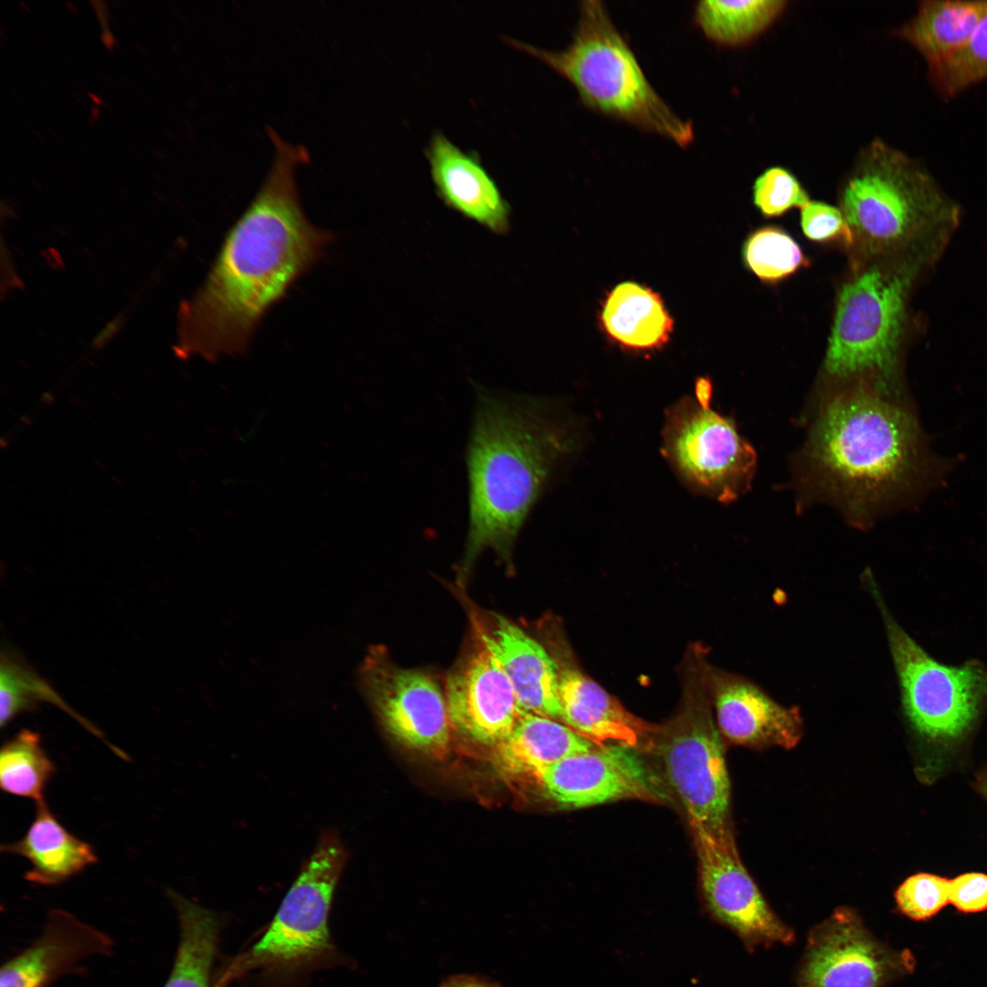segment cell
<instances>
[{"label": "cell", "instance_id": "cell-1", "mask_svg": "<svg viewBox=\"0 0 987 987\" xmlns=\"http://www.w3.org/2000/svg\"><path fill=\"white\" fill-rule=\"evenodd\" d=\"M267 133L274 150L271 167L182 308L181 346L188 355L214 360L246 352L267 312L333 239L308 220L300 203L295 171L310 161L307 149L271 127Z\"/></svg>", "mask_w": 987, "mask_h": 987}, {"label": "cell", "instance_id": "cell-2", "mask_svg": "<svg viewBox=\"0 0 987 987\" xmlns=\"http://www.w3.org/2000/svg\"><path fill=\"white\" fill-rule=\"evenodd\" d=\"M569 431L541 398L476 387L466 451L468 530L462 577L487 549L510 557L535 504L572 448Z\"/></svg>", "mask_w": 987, "mask_h": 987}, {"label": "cell", "instance_id": "cell-3", "mask_svg": "<svg viewBox=\"0 0 987 987\" xmlns=\"http://www.w3.org/2000/svg\"><path fill=\"white\" fill-rule=\"evenodd\" d=\"M886 390L855 387L831 398L807 446L819 483L854 509L907 492L929 470L912 413Z\"/></svg>", "mask_w": 987, "mask_h": 987}, {"label": "cell", "instance_id": "cell-4", "mask_svg": "<svg viewBox=\"0 0 987 987\" xmlns=\"http://www.w3.org/2000/svg\"><path fill=\"white\" fill-rule=\"evenodd\" d=\"M348 854L338 833H324L271 920L215 973V987H306L318 971L345 965L329 926Z\"/></svg>", "mask_w": 987, "mask_h": 987}, {"label": "cell", "instance_id": "cell-5", "mask_svg": "<svg viewBox=\"0 0 987 987\" xmlns=\"http://www.w3.org/2000/svg\"><path fill=\"white\" fill-rule=\"evenodd\" d=\"M505 39L566 79L588 109L681 147L693 142L692 122L680 117L655 90L601 1L580 3L572 39L563 49Z\"/></svg>", "mask_w": 987, "mask_h": 987}, {"label": "cell", "instance_id": "cell-6", "mask_svg": "<svg viewBox=\"0 0 987 987\" xmlns=\"http://www.w3.org/2000/svg\"><path fill=\"white\" fill-rule=\"evenodd\" d=\"M840 207L850 227L872 245L929 241L956 225L960 207L919 161L876 138L845 177Z\"/></svg>", "mask_w": 987, "mask_h": 987}, {"label": "cell", "instance_id": "cell-7", "mask_svg": "<svg viewBox=\"0 0 987 987\" xmlns=\"http://www.w3.org/2000/svg\"><path fill=\"white\" fill-rule=\"evenodd\" d=\"M706 666L701 654L688 662L680 707L658 728L656 740L665 777L691 828L719 833L730 830V783L712 716Z\"/></svg>", "mask_w": 987, "mask_h": 987}, {"label": "cell", "instance_id": "cell-8", "mask_svg": "<svg viewBox=\"0 0 987 987\" xmlns=\"http://www.w3.org/2000/svg\"><path fill=\"white\" fill-rule=\"evenodd\" d=\"M862 579L885 625L903 712L911 727L932 741L961 738L987 700V667L976 660L958 666L935 660L895 620L872 572L865 571Z\"/></svg>", "mask_w": 987, "mask_h": 987}, {"label": "cell", "instance_id": "cell-9", "mask_svg": "<svg viewBox=\"0 0 987 987\" xmlns=\"http://www.w3.org/2000/svg\"><path fill=\"white\" fill-rule=\"evenodd\" d=\"M910 273L871 268L840 292L825 357L828 373H875L891 381L897 366Z\"/></svg>", "mask_w": 987, "mask_h": 987}, {"label": "cell", "instance_id": "cell-10", "mask_svg": "<svg viewBox=\"0 0 987 987\" xmlns=\"http://www.w3.org/2000/svg\"><path fill=\"white\" fill-rule=\"evenodd\" d=\"M663 454L694 489L722 502L738 497L753 475L756 455L731 419L709 404L685 398L666 411Z\"/></svg>", "mask_w": 987, "mask_h": 987}, {"label": "cell", "instance_id": "cell-11", "mask_svg": "<svg viewBox=\"0 0 987 987\" xmlns=\"http://www.w3.org/2000/svg\"><path fill=\"white\" fill-rule=\"evenodd\" d=\"M357 674L363 695L392 738L435 758L446 755L451 729L446 695L430 674L395 664L382 646L369 650Z\"/></svg>", "mask_w": 987, "mask_h": 987}, {"label": "cell", "instance_id": "cell-12", "mask_svg": "<svg viewBox=\"0 0 987 987\" xmlns=\"http://www.w3.org/2000/svg\"><path fill=\"white\" fill-rule=\"evenodd\" d=\"M691 829L702 898L710 918L732 931L749 952L792 944L794 929L771 909L744 867L731 830L717 833Z\"/></svg>", "mask_w": 987, "mask_h": 987}, {"label": "cell", "instance_id": "cell-13", "mask_svg": "<svg viewBox=\"0 0 987 987\" xmlns=\"http://www.w3.org/2000/svg\"><path fill=\"white\" fill-rule=\"evenodd\" d=\"M904 967L855 909L839 907L809 930L795 987H885Z\"/></svg>", "mask_w": 987, "mask_h": 987}, {"label": "cell", "instance_id": "cell-14", "mask_svg": "<svg viewBox=\"0 0 987 987\" xmlns=\"http://www.w3.org/2000/svg\"><path fill=\"white\" fill-rule=\"evenodd\" d=\"M536 780L551 800L568 809L663 798L657 778L636 748L620 744L570 756L546 768Z\"/></svg>", "mask_w": 987, "mask_h": 987}, {"label": "cell", "instance_id": "cell-15", "mask_svg": "<svg viewBox=\"0 0 987 987\" xmlns=\"http://www.w3.org/2000/svg\"><path fill=\"white\" fill-rule=\"evenodd\" d=\"M475 648L447 676L451 727L474 742L496 746L524 712L501 664L476 635Z\"/></svg>", "mask_w": 987, "mask_h": 987}, {"label": "cell", "instance_id": "cell-16", "mask_svg": "<svg viewBox=\"0 0 987 987\" xmlns=\"http://www.w3.org/2000/svg\"><path fill=\"white\" fill-rule=\"evenodd\" d=\"M706 676L718 729L729 741L752 748L797 746L803 734L797 706H782L754 682L708 663Z\"/></svg>", "mask_w": 987, "mask_h": 987}, {"label": "cell", "instance_id": "cell-17", "mask_svg": "<svg viewBox=\"0 0 987 987\" xmlns=\"http://www.w3.org/2000/svg\"><path fill=\"white\" fill-rule=\"evenodd\" d=\"M425 154L437 195L447 207L494 234L509 231L511 207L476 154L435 132Z\"/></svg>", "mask_w": 987, "mask_h": 987}, {"label": "cell", "instance_id": "cell-18", "mask_svg": "<svg viewBox=\"0 0 987 987\" xmlns=\"http://www.w3.org/2000/svg\"><path fill=\"white\" fill-rule=\"evenodd\" d=\"M111 938L74 915L53 909L41 935L0 970V987H48L88 957L107 954Z\"/></svg>", "mask_w": 987, "mask_h": 987}, {"label": "cell", "instance_id": "cell-19", "mask_svg": "<svg viewBox=\"0 0 987 987\" xmlns=\"http://www.w3.org/2000/svg\"><path fill=\"white\" fill-rule=\"evenodd\" d=\"M477 636L494 655L524 712L561 721L557 669L540 642L505 617L494 613L490 624L475 621Z\"/></svg>", "mask_w": 987, "mask_h": 987}, {"label": "cell", "instance_id": "cell-20", "mask_svg": "<svg viewBox=\"0 0 987 987\" xmlns=\"http://www.w3.org/2000/svg\"><path fill=\"white\" fill-rule=\"evenodd\" d=\"M557 669L561 721L597 746L607 742L637 748L653 726L629 713L620 702L584 674L569 656H553Z\"/></svg>", "mask_w": 987, "mask_h": 987}, {"label": "cell", "instance_id": "cell-21", "mask_svg": "<svg viewBox=\"0 0 987 987\" xmlns=\"http://www.w3.org/2000/svg\"><path fill=\"white\" fill-rule=\"evenodd\" d=\"M1 851L25 857L31 867L24 878L42 886L61 884L98 862L93 847L69 833L45 799L36 802L35 817L25 835L2 844Z\"/></svg>", "mask_w": 987, "mask_h": 987}, {"label": "cell", "instance_id": "cell-22", "mask_svg": "<svg viewBox=\"0 0 987 987\" xmlns=\"http://www.w3.org/2000/svg\"><path fill=\"white\" fill-rule=\"evenodd\" d=\"M596 747L557 720L525 712L511 734L494 746V762L506 775L536 779L546 768Z\"/></svg>", "mask_w": 987, "mask_h": 987}, {"label": "cell", "instance_id": "cell-23", "mask_svg": "<svg viewBox=\"0 0 987 987\" xmlns=\"http://www.w3.org/2000/svg\"><path fill=\"white\" fill-rule=\"evenodd\" d=\"M986 11L987 0L921 1L916 14L894 34L929 66L960 49Z\"/></svg>", "mask_w": 987, "mask_h": 987}, {"label": "cell", "instance_id": "cell-24", "mask_svg": "<svg viewBox=\"0 0 987 987\" xmlns=\"http://www.w3.org/2000/svg\"><path fill=\"white\" fill-rule=\"evenodd\" d=\"M167 895L176 909L179 941L164 987H214L213 967L224 919L175 891L168 890Z\"/></svg>", "mask_w": 987, "mask_h": 987}, {"label": "cell", "instance_id": "cell-25", "mask_svg": "<svg viewBox=\"0 0 987 987\" xmlns=\"http://www.w3.org/2000/svg\"><path fill=\"white\" fill-rule=\"evenodd\" d=\"M600 321L615 342L639 350L663 345L673 330V320L659 295L634 281L619 283L610 292Z\"/></svg>", "mask_w": 987, "mask_h": 987}, {"label": "cell", "instance_id": "cell-26", "mask_svg": "<svg viewBox=\"0 0 987 987\" xmlns=\"http://www.w3.org/2000/svg\"><path fill=\"white\" fill-rule=\"evenodd\" d=\"M781 0L720 1L696 3L693 19L714 43L729 48L745 46L767 31L787 9Z\"/></svg>", "mask_w": 987, "mask_h": 987}, {"label": "cell", "instance_id": "cell-27", "mask_svg": "<svg viewBox=\"0 0 987 987\" xmlns=\"http://www.w3.org/2000/svg\"><path fill=\"white\" fill-rule=\"evenodd\" d=\"M47 703L58 706L88 731L101 739L112 751L120 748L108 742L92 723L79 715L51 685L13 651L2 652L0 661V725L7 726L22 713Z\"/></svg>", "mask_w": 987, "mask_h": 987}, {"label": "cell", "instance_id": "cell-28", "mask_svg": "<svg viewBox=\"0 0 987 987\" xmlns=\"http://www.w3.org/2000/svg\"><path fill=\"white\" fill-rule=\"evenodd\" d=\"M56 773V766L42 746L38 733L22 729L6 740L0 750V787L3 791L34 800L44 792Z\"/></svg>", "mask_w": 987, "mask_h": 987}, {"label": "cell", "instance_id": "cell-29", "mask_svg": "<svg viewBox=\"0 0 987 987\" xmlns=\"http://www.w3.org/2000/svg\"><path fill=\"white\" fill-rule=\"evenodd\" d=\"M743 257L747 267L766 282L781 281L810 264L798 243L776 227L753 232L745 242Z\"/></svg>", "mask_w": 987, "mask_h": 987}, {"label": "cell", "instance_id": "cell-30", "mask_svg": "<svg viewBox=\"0 0 987 987\" xmlns=\"http://www.w3.org/2000/svg\"><path fill=\"white\" fill-rule=\"evenodd\" d=\"M928 67L929 80L950 98L987 79V11L966 44L950 57Z\"/></svg>", "mask_w": 987, "mask_h": 987}, {"label": "cell", "instance_id": "cell-31", "mask_svg": "<svg viewBox=\"0 0 987 987\" xmlns=\"http://www.w3.org/2000/svg\"><path fill=\"white\" fill-rule=\"evenodd\" d=\"M895 900L901 914L928 920L950 903V879L929 873L912 875L897 888Z\"/></svg>", "mask_w": 987, "mask_h": 987}, {"label": "cell", "instance_id": "cell-32", "mask_svg": "<svg viewBox=\"0 0 987 987\" xmlns=\"http://www.w3.org/2000/svg\"><path fill=\"white\" fill-rule=\"evenodd\" d=\"M809 201L806 190L785 167H769L754 181L753 202L765 217H778L791 208H802Z\"/></svg>", "mask_w": 987, "mask_h": 987}, {"label": "cell", "instance_id": "cell-33", "mask_svg": "<svg viewBox=\"0 0 987 987\" xmlns=\"http://www.w3.org/2000/svg\"><path fill=\"white\" fill-rule=\"evenodd\" d=\"M804 235L817 242L853 243V233L842 210L821 201H809L801 213Z\"/></svg>", "mask_w": 987, "mask_h": 987}, {"label": "cell", "instance_id": "cell-34", "mask_svg": "<svg viewBox=\"0 0 987 987\" xmlns=\"http://www.w3.org/2000/svg\"><path fill=\"white\" fill-rule=\"evenodd\" d=\"M950 903L963 913L987 909V874L970 872L950 879Z\"/></svg>", "mask_w": 987, "mask_h": 987}, {"label": "cell", "instance_id": "cell-35", "mask_svg": "<svg viewBox=\"0 0 987 987\" xmlns=\"http://www.w3.org/2000/svg\"><path fill=\"white\" fill-rule=\"evenodd\" d=\"M439 987H502L498 982L475 974H455L440 982Z\"/></svg>", "mask_w": 987, "mask_h": 987}, {"label": "cell", "instance_id": "cell-36", "mask_svg": "<svg viewBox=\"0 0 987 987\" xmlns=\"http://www.w3.org/2000/svg\"><path fill=\"white\" fill-rule=\"evenodd\" d=\"M695 392L697 401L703 404H709L711 397V383L706 378H699L695 383Z\"/></svg>", "mask_w": 987, "mask_h": 987}, {"label": "cell", "instance_id": "cell-37", "mask_svg": "<svg viewBox=\"0 0 987 987\" xmlns=\"http://www.w3.org/2000/svg\"><path fill=\"white\" fill-rule=\"evenodd\" d=\"M118 323L119 322L117 319L107 324L106 326L96 335L93 344L102 345L108 339H110V336H111L116 332Z\"/></svg>", "mask_w": 987, "mask_h": 987}, {"label": "cell", "instance_id": "cell-38", "mask_svg": "<svg viewBox=\"0 0 987 987\" xmlns=\"http://www.w3.org/2000/svg\"><path fill=\"white\" fill-rule=\"evenodd\" d=\"M976 784L979 791L987 800V770L978 776Z\"/></svg>", "mask_w": 987, "mask_h": 987}]
</instances>
